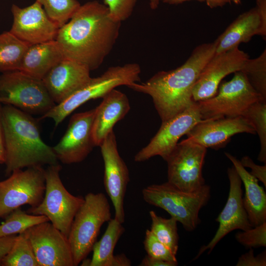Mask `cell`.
Instances as JSON below:
<instances>
[{
	"label": "cell",
	"mask_w": 266,
	"mask_h": 266,
	"mask_svg": "<svg viewBox=\"0 0 266 266\" xmlns=\"http://www.w3.org/2000/svg\"><path fill=\"white\" fill-rule=\"evenodd\" d=\"M121 22L113 20L106 5L97 0L81 5L59 29L56 40L65 59L98 68L118 38Z\"/></svg>",
	"instance_id": "1"
},
{
	"label": "cell",
	"mask_w": 266,
	"mask_h": 266,
	"mask_svg": "<svg viewBox=\"0 0 266 266\" xmlns=\"http://www.w3.org/2000/svg\"><path fill=\"white\" fill-rule=\"evenodd\" d=\"M217 42L197 46L186 61L178 67L161 71L144 82L128 86L149 95L161 119L165 121L182 112L195 101L194 86L204 66L216 52Z\"/></svg>",
	"instance_id": "2"
},
{
	"label": "cell",
	"mask_w": 266,
	"mask_h": 266,
	"mask_svg": "<svg viewBox=\"0 0 266 266\" xmlns=\"http://www.w3.org/2000/svg\"><path fill=\"white\" fill-rule=\"evenodd\" d=\"M1 119L6 176L17 169L58 163L52 147L42 139L36 121L29 113L4 104Z\"/></svg>",
	"instance_id": "3"
},
{
	"label": "cell",
	"mask_w": 266,
	"mask_h": 266,
	"mask_svg": "<svg viewBox=\"0 0 266 266\" xmlns=\"http://www.w3.org/2000/svg\"><path fill=\"white\" fill-rule=\"evenodd\" d=\"M142 194L146 202L165 210L191 232L200 223L199 212L209 200L210 188L205 184L196 191L186 192L167 181L147 186Z\"/></svg>",
	"instance_id": "4"
},
{
	"label": "cell",
	"mask_w": 266,
	"mask_h": 266,
	"mask_svg": "<svg viewBox=\"0 0 266 266\" xmlns=\"http://www.w3.org/2000/svg\"><path fill=\"white\" fill-rule=\"evenodd\" d=\"M76 212L67 236L74 266L92 251L102 225L111 219L107 198L102 193H88Z\"/></svg>",
	"instance_id": "5"
},
{
	"label": "cell",
	"mask_w": 266,
	"mask_h": 266,
	"mask_svg": "<svg viewBox=\"0 0 266 266\" xmlns=\"http://www.w3.org/2000/svg\"><path fill=\"white\" fill-rule=\"evenodd\" d=\"M140 67L131 63L108 68L100 76L91 78L84 87L62 102L56 104L40 119L50 118L57 126L68 115L85 102L97 98H102L116 87L129 86L140 80Z\"/></svg>",
	"instance_id": "6"
},
{
	"label": "cell",
	"mask_w": 266,
	"mask_h": 266,
	"mask_svg": "<svg viewBox=\"0 0 266 266\" xmlns=\"http://www.w3.org/2000/svg\"><path fill=\"white\" fill-rule=\"evenodd\" d=\"M62 166L49 165L45 169V190L40 203L30 207L27 212L46 216L53 225L68 236L74 216L83 204L84 198L70 194L60 176Z\"/></svg>",
	"instance_id": "7"
},
{
	"label": "cell",
	"mask_w": 266,
	"mask_h": 266,
	"mask_svg": "<svg viewBox=\"0 0 266 266\" xmlns=\"http://www.w3.org/2000/svg\"><path fill=\"white\" fill-rule=\"evenodd\" d=\"M0 103L42 115L56 105L42 80L20 70L0 75Z\"/></svg>",
	"instance_id": "8"
},
{
	"label": "cell",
	"mask_w": 266,
	"mask_h": 266,
	"mask_svg": "<svg viewBox=\"0 0 266 266\" xmlns=\"http://www.w3.org/2000/svg\"><path fill=\"white\" fill-rule=\"evenodd\" d=\"M213 97L197 102L203 120L242 116L254 102L266 99L251 85L245 74L234 73L233 78L223 82Z\"/></svg>",
	"instance_id": "9"
},
{
	"label": "cell",
	"mask_w": 266,
	"mask_h": 266,
	"mask_svg": "<svg viewBox=\"0 0 266 266\" xmlns=\"http://www.w3.org/2000/svg\"><path fill=\"white\" fill-rule=\"evenodd\" d=\"M45 169L41 166L19 169L0 181V218L17 208L28 204L38 206L45 193Z\"/></svg>",
	"instance_id": "10"
},
{
	"label": "cell",
	"mask_w": 266,
	"mask_h": 266,
	"mask_svg": "<svg viewBox=\"0 0 266 266\" xmlns=\"http://www.w3.org/2000/svg\"><path fill=\"white\" fill-rule=\"evenodd\" d=\"M206 148L186 139L178 142L165 161L167 182L186 192H193L205 184L202 167Z\"/></svg>",
	"instance_id": "11"
},
{
	"label": "cell",
	"mask_w": 266,
	"mask_h": 266,
	"mask_svg": "<svg viewBox=\"0 0 266 266\" xmlns=\"http://www.w3.org/2000/svg\"><path fill=\"white\" fill-rule=\"evenodd\" d=\"M203 120L198 103L194 102L182 112L162 122L159 130L149 143L134 156V161L144 162L156 156L166 161L179 139Z\"/></svg>",
	"instance_id": "12"
},
{
	"label": "cell",
	"mask_w": 266,
	"mask_h": 266,
	"mask_svg": "<svg viewBox=\"0 0 266 266\" xmlns=\"http://www.w3.org/2000/svg\"><path fill=\"white\" fill-rule=\"evenodd\" d=\"M24 233L39 266H74L67 236L50 221L34 225Z\"/></svg>",
	"instance_id": "13"
},
{
	"label": "cell",
	"mask_w": 266,
	"mask_h": 266,
	"mask_svg": "<svg viewBox=\"0 0 266 266\" xmlns=\"http://www.w3.org/2000/svg\"><path fill=\"white\" fill-rule=\"evenodd\" d=\"M96 108L73 114L59 142L52 147L58 161L65 164L83 161L95 146L93 124Z\"/></svg>",
	"instance_id": "14"
},
{
	"label": "cell",
	"mask_w": 266,
	"mask_h": 266,
	"mask_svg": "<svg viewBox=\"0 0 266 266\" xmlns=\"http://www.w3.org/2000/svg\"><path fill=\"white\" fill-rule=\"evenodd\" d=\"M100 147L104 162L105 190L114 206V218L123 224L125 217L124 198L130 175L127 166L118 152L113 130L106 136Z\"/></svg>",
	"instance_id": "15"
},
{
	"label": "cell",
	"mask_w": 266,
	"mask_h": 266,
	"mask_svg": "<svg viewBox=\"0 0 266 266\" xmlns=\"http://www.w3.org/2000/svg\"><path fill=\"white\" fill-rule=\"evenodd\" d=\"M249 56L238 46L216 54L203 68L194 86L192 99L199 102L214 96L222 79L227 75L240 71Z\"/></svg>",
	"instance_id": "16"
},
{
	"label": "cell",
	"mask_w": 266,
	"mask_h": 266,
	"mask_svg": "<svg viewBox=\"0 0 266 266\" xmlns=\"http://www.w3.org/2000/svg\"><path fill=\"white\" fill-rule=\"evenodd\" d=\"M11 11L13 20L9 32L19 40L31 45L56 39L59 28L37 1L24 8L13 4Z\"/></svg>",
	"instance_id": "17"
},
{
	"label": "cell",
	"mask_w": 266,
	"mask_h": 266,
	"mask_svg": "<svg viewBox=\"0 0 266 266\" xmlns=\"http://www.w3.org/2000/svg\"><path fill=\"white\" fill-rule=\"evenodd\" d=\"M230 189L226 203L216 221L219 227L214 236L206 245L200 249L195 259L204 251L210 253L217 243L233 231H245L252 228L248 220L242 200V181L233 166L228 168Z\"/></svg>",
	"instance_id": "18"
},
{
	"label": "cell",
	"mask_w": 266,
	"mask_h": 266,
	"mask_svg": "<svg viewBox=\"0 0 266 266\" xmlns=\"http://www.w3.org/2000/svg\"><path fill=\"white\" fill-rule=\"evenodd\" d=\"M240 133H256L250 122L243 116L209 119L195 125L186 134V139L206 148L216 149Z\"/></svg>",
	"instance_id": "19"
},
{
	"label": "cell",
	"mask_w": 266,
	"mask_h": 266,
	"mask_svg": "<svg viewBox=\"0 0 266 266\" xmlns=\"http://www.w3.org/2000/svg\"><path fill=\"white\" fill-rule=\"evenodd\" d=\"M256 35H266V0H256V6L240 14L216 39L215 53L227 51L249 42Z\"/></svg>",
	"instance_id": "20"
},
{
	"label": "cell",
	"mask_w": 266,
	"mask_h": 266,
	"mask_svg": "<svg viewBox=\"0 0 266 266\" xmlns=\"http://www.w3.org/2000/svg\"><path fill=\"white\" fill-rule=\"evenodd\" d=\"M90 70L79 63L64 59L42 79L51 98L59 104L86 85Z\"/></svg>",
	"instance_id": "21"
},
{
	"label": "cell",
	"mask_w": 266,
	"mask_h": 266,
	"mask_svg": "<svg viewBox=\"0 0 266 266\" xmlns=\"http://www.w3.org/2000/svg\"><path fill=\"white\" fill-rule=\"evenodd\" d=\"M96 108L93 137L95 146H100L113 131L115 124L128 113L130 105L127 96L115 88L102 98V101Z\"/></svg>",
	"instance_id": "22"
},
{
	"label": "cell",
	"mask_w": 266,
	"mask_h": 266,
	"mask_svg": "<svg viewBox=\"0 0 266 266\" xmlns=\"http://www.w3.org/2000/svg\"><path fill=\"white\" fill-rule=\"evenodd\" d=\"M226 156L233 163L245 188L243 203L252 227L266 222V194L259 181L242 165L240 161L229 153Z\"/></svg>",
	"instance_id": "23"
},
{
	"label": "cell",
	"mask_w": 266,
	"mask_h": 266,
	"mask_svg": "<svg viewBox=\"0 0 266 266\" xmlns=\"http://www.w3.org/2000/svg\"><path fill=\"white\" fill-rule=\"evenodd\" d=\"M64 59L62 50L56 40L31 45L23 57L19 70L42 80Z\"/></svg>",
	"instance_id": "24"
},
{
	"label": "cell",
	"mask_w": 266,
	"mask_h": 266,
	"mask_svg": "<svg viewBox=\"0 0 266 266\" xmlns=\"http://www.w3.org/2000/svg\"><path fill=\"white\" fill-rule=\"evenodd\" d=\"M125 232L122 223L111 218L101 238L92 249L93 256L89 266H130L131 262L124 254L114 255V250Z\"/></svg>",
	"instance_id": "25"
},
{
	"label": "cell",
	"mask_w": 266,
	"mask_h": 266,
	"mask_svg": "<svg viewBox=\"0 0 266 266\" xmlns=\"http://www.w3.org/2000/svg\"><path fill=\"white\" fill-rule=\"evenodd\" d=\"M29 46L9 32L0 34V72L19 70Z\"/></svg>",
	"instance_id": "26"
},
{
	"label": "cell",
	"mask_w": 266,
	"mask_h": 266,
	"mask_svg": "<svg viewBox=\"0 0 266 266\" xmlns=\"http://www.w3.org/2000/svg\"><path fill=\"white\" fill-rule=\"evenodd\" d=\"M149 215L151 219L150 231L158 240L176 256L179 241L177 221L172 217L166 219L158 216L153 210L149 211Z\"/></svg>",
	"instance_id": "27"
},
{
	"label": "cell",
	"mask_w": 266,
	"mask_h": 266,
	"mask_svg": "<svg viewBox=\"0 0 266 266\" xmlns=\"http://www.w3.org/2000/svg\"><path fill=\"white\" fill-rule=\"evenodd\" d=\"M49 221L45 216L30 214L21 207L12 211L0 224V237L19 234L29 228L44 222Z\"/></svg>",
	"instance_id": "28"
},
{
	"label": "cell",
	"mask_w": 266,
	"mask_h": 266,
	"mask_svg": "<svg viewBox=\"0 0 266 266\" xmlns=\"http://www.w3.org/2000/svg\"><path fill=\"white\" fill-rule=\"evenodd\" d=\"M0 266H39L32 245L24 233L16 235L10 251L0 261Z\"/></svg>",
	"instance_id": "29"
},
{
	"label": "cell",
	"mask_w": 266,
	"mask_h": 266,
	"mask_svg": "<svg viewBox=\"0 0 266 266\" xmlns=\"http://www.w3.org/2000/svg\"><path fill=\"white\" fill-rule=\"evenodd\" d=\"M259 136L260 151L258 160L266 163V99H261L251 104L243 113Z\"/></svg>",
	"instance_id": "30"
},
{
	"label": "cell",
	"mask_w": 266,
	"mask_h": 266,
	"mask_svg": "<svg viewBox=\"0 0 266 266\" xmlns=\"http://www.w3.org/2000/svg\"><path fill=\"white\" fill-rule=\"evenodd\" d=\"M59 28L67 23L81 6L77 0H35Z\"/></svg>",
	"instance_id": "31"
},
{
	"label": "cell",
	"mask_w": 266,
	"mask_h": 266,
	"mask_svg": "<svg viewBox=\"0 0 266 266\" xmlns=\"http://www.w3.org/2000/svg\"><path fill=\"white\" fill-rule=\"evenodd\" d=\"M240 71L245 74L253 88L266 99V49L258 57L248 59Z\"/></svg>",
	"instance_id": "32"
},
{
	"label": "cell",
	"mask_w": 266,
	"mask_h": 266,
	"mask_svg": "<svg viewBox=\"0 0 266 266\" xmlns=\"http://www.w3.org/2000/svg\"><path fill=\"white\" fill-rule=\"evenodd\" d=\"M237 242L247 248L266 247V222L235 234Z\"/></svg>",
	"instance_id": "33"
},
{
	"label": "cell",
	"mask_w": 266,
	"mask_h": 266,
	"mask_svg": "<svg viewBox=\"0 0 266 266\" xmlns=\"http://www.w3.org/2000/svg\"><path fill=\"white\" fill-rule=\"evenodd\" d=\"M143 244L149 256L167 262H177L176 256L158 240L150 230L145 232Z\"/></svg>",
	"instance_id": "34"
},
{
	"label": "cell",
	"mask_w": 266,
	"mask_h": 266,
	"mask_svg": "<svg viewBox=\"0 0 266 266\" xmlns=\"http://www.w3.org/2000/svg\"><path fill=\"white\" fill-rule=\"evenodd\" d=\"M137 0H104L111 19L122 22L132 15Z\"/></svg>",
	"instance_id": "35"
},
{
	"label": "cell",
	"mask_w": 266,
	"mask_h": 266,
	"mask_svg": "<svg viewBox=\"0 0 266 266\" xmlns=\"http://www.w3.org/2000/svg\"><path fill=\"white\" fill-rule=\"evenodd\" d=\"M237 266H266V253L263 251L257 256L254 255L252 248L242 255L238 259L236 264Z\"/></svg>",
	"instance_id": "36"
},
{
	"label": "cell",
	"mask_w": 266,
	"mask_h": 266,
	"mask_svg": "<svg viewBox=\"0 0 266 266\" xmlns=\"http://www.w3.org/2000/svg\"><path fill=\"white\" fill-rule=\"evenodd\" d=\"M240 162L244 167H249L251 169L250 174L262 182L266 188V165H258L248 156L243 157Z\"/></svg>",
	"instance_id": "37"
},
{
	"label": "cell",
	"mask_w": 266,
	"mask_h": 266,
	"mask_svg": "<svg viewBox=\"0 0 266 266\" xmlns=\"http://www.w3.org/2000/svg\"><path fill=\"white\" fill-rule=\"evenodd\" d=\"M178 262H170L145 256L141 261L140 266H176Z\"/></svg>",
	"instance_id": "38"
},
{
	"label": "cell",
	"mask_w": 266,
	"mask_h": 266,
	"mask_svg": "<svg viewBox=\"0 0 266 266\" xmlns=\"http://www.w3.org/2000/svg\"><path fill=\"white\" fill-rule=\"evenodd\" d=\"M16 235L0 237V261L8 253L12 246Z\"/></svg>",
	"instance_id": "39"
},
{
	"label": "cell",
	"mask_w": 266,
	"mask_h": 266,
	"mask_svg": "<svg viewBox=\"0 0 266 266\" xmlns=\"http://www.w3.org/2000/svg\"><path fill=\"white\" fill-rule=\"evenodd\" d=\"M2 105L0 103V164H4L5 160L4 137L1 119Z\"/></svg>",
	"instance_id": "40"
},
{
	"label": "cell",
	"mask_w": 266,
	"mask_h": 266,
	"mask_svg": "<svg viewBox=\"0 0 266 266\" xmlns=\"http://www.w3.org/2000/svg\"><path fill=\"white\" fill-rule=\"evenodd\" d=\"M190 0H197L203 2L205 0H149V6L152 9H155L161 3L169 4H178Z\"/></svg>",
	"instance_id": "41"
},
{
	"label": "cell",
	"mask_w": 266,
	"mask_h": 266,
	"mask_svg": "<svg viewBox=\"0 0 266 266\" xmlns=\"http://www.w3.org/2000/svg\"><path fill=\"white\" fill-rule=\"evenodd\" d=\"M206 4L211 8L221 7L228 3H231L230 0H205Z\"/></svg>",
	"instance_id": "42"
},
{
	"label": "cell",
	"mask_w": 266,
	"mask_h": 266,
	"mask_svg": "<svg viewBox=\"0 0 266 266\" xmlns=\"http://www.w3.org/2000/svg\"><path fill=\"white\" fill-rule=\"evenodd\" d=\"M231 2H233L235 4H239L241 2V0H230Z\"/></svg>",
	"instance_id": "43"
}]
</instances>
